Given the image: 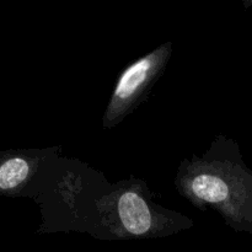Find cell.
<instances>
[{"mask_svg":"<svg viewBox=\"0 0 252 252\" xmlns=\"http://www.w3.org/2000/svg\"><path fill=\"white\" fill-rule=\"evenodd\" d=\"M118 213L123 226L133 235H143L152 225L147 203L134 192H126L118 202Z\"/></svg>","mask_w":252,"mask_h":252,"instance_id":"cell-1","label":"cell"},{"mask_svg":"<svg viewBox=\"0 0 252 252\" xmlns=\"http://www.w3.org/2000/svg\"><path fill=\"white\" fill-rule=\"evenodd\" d=\"M150 66H152V62L148 58L140 59L139 62L130 65L123 73L120 81H118L117 86H116V97L121 98V100H125V98H128L129 96H132L137 91V89L145 81L148 73H149Z\"/></svg>","mask_w":252,"mask_h":252,"instance_id":"cell-2","label":"cell"},{"mask_svg":"<svg viewBox=\"0 0 252 252\" xmlns=\"http://www.w3.org/2000/svg\"><path fill=\"white\" fill-rule=\"evenodd\" d=\"M192 189L198 198L211 203L225 201L229 196L228 185L213 175L197 176L192 182Z\"/></svg>","mask_w":252,"mask_h":252,"instance_id":"cell-3","label":"cell"}]
</instances>
